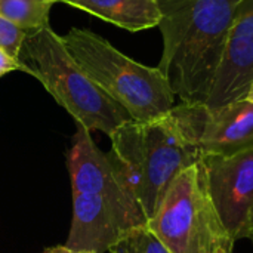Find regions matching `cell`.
I'll return each instance as SVG.
<instances>
[{
	"label": "cell",
	"instance_id": "6da1fadb",
	"mask_svg": "<svg viewBox=\"0 0 253 253\" xmlns=\"http://www.w3.org/2000/svg\"><path fill=\"white\" fill-rule=\"evenodd\" d=\"M67 166L73 193V219L65 246L74 251L110 252L147 218L110 153L77 126Z\"/></svg>",
	"mask_w": 253,
	"mask_h": 253
},
{
	"label": "cell",
	"instance_id": "7a4b0ae2",
	"mask_svg": "<svg viewBox=\"0 0 253 253\" xmlns=\"http://www.w3.org/2000/svg\"><path fill=\"white\" fill-rule=\"evenodd\" d=\"M242 0H159L163 53L157 68L182 104H206Z\"/></svg>",
	"mask_w": 253,
	"mask_h": 253
},
{
	"label": "cell",
	"instance_id": "3957f363",
	"mask_svg": "<svg viewBox=\"0 0 253 253\" xmlns=\"http://www.w3.org/2000/svg\"><path fill=\"white\" fill-rule=\"evenodd\" d=\"M18 59L24 73L36 77L77 126L111 136L132 122L130 114L83 73L50 27L28 31Z\"/></svg>",
	"mask_w": 253,
	"mask_h": 253
},
{
	"label": "cell",
	"instance_id": "277c9868",
	"mask_svg": "<svg viewBox=\"0 0 253 253\" xmlns=\"http://www.w3.org/2000/svg\"><path fill=\"white\" fill-rule=\"evenodd\" d=\"M110 139V154L147 221L156 213L173 179L202 160L169 116L147 123L127 122Z\"/></svg>",
	"mask_w": 253,
	"mask_h": 253
},
{
	"label": "cell",
	"instance_id": "5b68a950",
	"mask_svg": "<svg viewBox=\"0 0 253 253\" xmlns=\"http://www.w3.org/2000/svg\"><path fill=\"white\" fill-rule=\"evenodd\" d=\"M61 40L83 73L120 104L133 122L162 119L175 107V93L157 67L133 61L86 28H71Z\"/></svg>",
	"mask_w": 253,
	"mask_h": 253
},
{
	"label": "cell",
	"instance_id": "8992f818",
	"mask_svg": "<svg viewBox=\"0 0 253 253\" xmlns=\"http://www.w3.org/2000/svg\"><path fill=\"white\" fill-rule=\"evenodd\" d=\"M145 227L170 253H234L202 160L173 179Z\"/></svg>",
	"mask_w": 253,
	"mask_h": 253
},
{
	"label": "cell",
	"instance_id": "52a82bcc",
	"mask_svg": "<svg viewBox=\"0 0 253 253\" xmlns=\"http://www.w3.org/2000/svg\"><path fill=\"white\" fill-rule=\"evenodd\" d=\"M168 116L200 157L233 156L253 148V102L249 99L216 108L181 102Z\"/></svg>",
	"mask_w": 253,
	"mask_h": 253
},
{
	"label": "cell",
	"instance_id": "ba28073f",
	"mask_svg": "<svg viewBox=\"0 0 253 253\" xmlns=\"http://www.w3.org/2000/svg\"><path fill=\"white\" fill-rule=\"evenodd\" d=\"M224 225L234 240L253 243V148L233 156L202 157Z\"/></svg>",
	"mask_w": 253,
	"mask_h": 253
},
{
	"label": "cell",
	"instance_id": "9c48e42d",
	"mask_svg": "<svg viewBox=\"0 0 253 253\" xmlns=\"http://www.w3.org/2000/svg\"><path fill=\"white\" fill-rule=\"evenodd\" d=\"M253 79V0H242L236 9L225 53L206 105L222 107L246 99Z\"/></svg>",
	"mask_w": 253,
	"mask_h": 253
},
{
	"label": "cell",
	"instance_id": "30bf717a",
	"mask_svg": "<svg viewBox=\"0 0 253 253\" xmlns=\"http://www.w3.org/2000/svg\"><path fill=\"white\" fill-rule=\"evenodd\" d=\"M129 31L159 27V0H58Z\"/></svg>",
	"mask_w": 253,
	"mask_h": 253
},
{
	"label": "cell",
	"instance_id": "8fae6325",
	"mask_svg": "<svg viewBox=\"0 0 253 253\" xmlns=\"http://www.w3.org/2000/svg\"><path fill=\"white\" fill-rule=\"evenodd\" d=\"M58 0H0V16L24 31L49 27L50 7Z\"/></svg>",
	"mask_w": 253,
	"mask_h": 253
},
{
	"label": "cell",
	"instance_id": "7c38bea8",
	"mask_svg": "<svg viewBox=\"0 0 253 253\" xmlns=\"http://www.w3.org/2000/svg\"><path fill=\"white\" fill-rule=\"evenodd\" d=\"M116 253H170L150 231L142 227L127 237H125L119 245L110 249Z\"/></svg>",
	"mask_w": 253,
	"mask_h": 253
},
{
	"label": "cell",
	"instance_id": "4fadbf2b",
	"mask_svg": "<svg viewBox=\"0 0 253 253\" xmlns=\"http://www.w3.org/2000/svg\"><path fill=\"white\" fill-rule=\"evenodd\" d=\"M27 33L28 31L18 28L16 25L10 24L9 21L0 16V46L6 49L10 55L16 58L19 56V50Z\"/></svg>",
	"mask_w": 253,
	"mask_h": 253
},
{
	"label": "cell",
	"instance_id": "5bb4252c",
	"mask_svg": "<svg viewBox=\"0 0 253 253\" xmlns=\"http://www.w3.org/2000/svg\"><path fill=\"white\" fill-rule=\"evenodd\" d=\"M12 71H24V65L16 56L10 55L6 49L0 46V77Z\"/></svg>",
	"mask_w": 253,
	"mask_h": 253
},
{
	"label": "cell",
	"instance_id": "9a60e30c",
	"mask_svg": "<svg viewBox=\"0 0 253 253\" xmlns=\"http://www.w3.org/2000/svg\"><path fill=\"white\" fill-rule=\"evenodd\" d=\"M42 253H93L87 252V251H74V249H70L67 246H53V248H47L44 249Z\"/></svg>",
	"mask_w": 253,
	"mask_h": 253
},
{
	"label": "cell",
	"instance_id": "2e32d148",
	"mask_svg": "<svg viewBox=\"0 0 253 253\" xmlns=\"http://www.w3.org/2000/svg\"><path fill=\"white\" fill-rule=\"evenodd\" d=\"M246 99H249V101H252L253 102V79H252V83H251V87H249V92H248Z\"/></svg>",
	"mask_w": 253,
	"mask_h": 253
},
{
	"label": "cell",
	"instance_id": "e0dca14e",
	"mask_svg": "<svg viewBox=\"0 0 253 253\" xmlns=\"http://www.w3.org/2000/svg\"><path fill=\"white\" fill-rule=\"evenodd\" d=\"M108 253H116V252H108Z\"/></svg>",
	"mask_w": 253,
	"mask_h": 253
}]
</instances>
